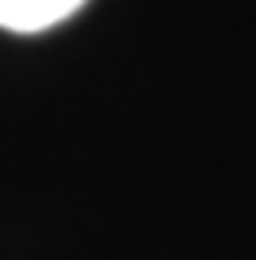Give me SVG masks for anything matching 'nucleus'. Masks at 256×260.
I'll list each match as a JSON object with an SVG mask.
<instances>
[{
  "label": "nucleus",
  "instance_id": "1",
  "mask_svg": "<svg viewBox=\"0 0 256 260\" xmlns=\"http://www.w3.org/2000/svg\"><path fill=\"white\" fill-rule=\"evenodd\" d=\"M84 8V0H0V27L4 31H46Z\"/></svg>",
  "mask_w": 256,
  "mask_h": 260
}]
</instances>
